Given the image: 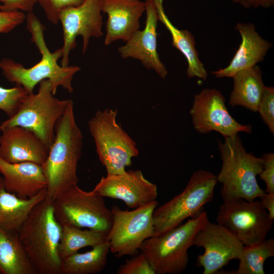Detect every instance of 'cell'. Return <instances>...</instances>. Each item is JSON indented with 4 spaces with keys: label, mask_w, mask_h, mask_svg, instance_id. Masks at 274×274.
<instances>
[{
    "label": "cell",
    "mask_w": 274,
    "mask_h": 274,
    "mask_svg": "<svg viewBox=\"0 0 274 274\" xmlns=\"http://www.w3.org/2000/svg\"><path fill=\"white\" fill-rule=\"evenodd\" d=\"M83 136L70 99L55 128V136L48 157L42 165L47 181L45 198L53 202L65 190L78 185L77 170L81 158Z\"/></svg>",
    "instance_id": "6da1fadb"
},
{
    "label": "cell",
    "mask_w": 274,
    "mask_h": 274,
    "mask_svg": "<svg viewBox=\"0 0 274 274\" xmlns=\"http://www.w3.org/2000/svg\"><path fill=\"white\" fill-rule=\"evenodd\" d=\"M25 19L26 29L31 35V41L41 54V59L33 66L26 68L12 59L2 58L0 68L3 75L9 82L22 86L29 94L33 92L38 84L46 79L51 82L54 94L59 86L72 93V80L75 74L80 71V67L59 65L57 60L62 56L61 48L53 52L49 50L44 39L45 27L33 13H28Z\"/></svg>",
    "instance_id": "7a4b0ae2"
},
{
    "label": "cell",
    "mask_w": 274,
    "mask_h": 274,
    "mask_svg": "<svg viewBox=\"0 0 274 274\" xmlns=\"http://www.w3.org/2000/svg\"><path fill=\"white\" fill-rule=\"evenodd\" d=\"M62 226L56 220L53 202L46 198L31 210L18 234L32 265L39 274H60L58 251Z\"/></svg>",
    "instance_id": "3957f363"
},
{
    "label": "cell",
    "mask_w": 274,
    "mask_h": 274,
    "mask_svg": "<svg viewBox=\"0 0 274 274\" xmlns=\"http://www.w3.org/2000/svg\"><path fill=\"white\" fill-rule=\"evenodd\" d=\"M224 139L223 142L217 141L222 164L217 176L222 185L220 194L223 201L259 198L266 193L257 181L263 168V158L247 152L238 134Z\"/></svg>",
    "instance_id": "277c9868"
},
{
    "label": "cell",
    "mask_w": 274,
    "mask_h": 274,
    "mask_svg": "<svg viewBox=\"0 0 274 274\" xmlns=\"http://www.w3.org/2000/svg\"><path fill=\"white\" fill-rule=\"evenodd\" d=\"M208 220L207 213L202 211L185 223L143 243L140 251L145 255L155 274H179L185 270L188 249Z\"/></svg>",
    "instance_id": "5b68a950"
},
{
    "label": "cell",
    "mask_w": 274,
    "mask_h": 274,
    "mask_svg": "<svg viewBox=\"0 0 274 274\" xmlns=\"http://www.w3.org/2000/svg\"><path fill=\"white\" fill-rule=\"evenodd\" d=\"M117 109L98 110L88 121V126L99 159L107 176L119 175L132 163L139 151L134 140L117 121Z\"/></svg>",
    "instance_id": "8992f818"
},
{
    "label": "cell",
    "mask_w": 274,
    "mask_h": 274,
    "mask_svg": "<svg viewBox=\"0 0 274 274\" xmlns=\"http://www.w3.org/2000/svg\"><path fill=\"white\" fill-rule=\"evenodd\" d=\"M217 182V176L211 172H194L181 193L155 209L154 236L179 226L186 219L197 216L203 207L212 201Z\"/></svg>",
    "instance_id": "52a82bcc"
},
{
    "label": "cell",
    "mask_w": 274,
    "mask_h": 274,
    "mask_svg": "<svg viewBox=\"0 0 274 274\" xmlns=\"http://www.w3.org/2000/svg\"><path fill=\"white\" fill-rule=\"evenodd\" d=\"M54 95L50 81H42L38 92L28 94L17 112L1 123L0 130L15 126L28 128L50 148L54 139L56 124L70 100L59 99Z\"/></svg>",
    "instance_id": "ba28073f"
},
{
    "label": "cell",
    "mask_w": 274,
    "mask_h": 274,
    "mask_svg": "<svg viewBox=\"0 0 274 274\" xmlns=\"http://www.w3.org/2000/svg\"><path fill=\"white\" fill-rule=\"evenodd\" d=\"M94 189L86 191L78 185L71 186L53 201L55 217L61 226H72L107 234L112 223L111 210Z\"/></svg>",
    "instance_id": "9c48e42d"
},
{
    "label": "cell",
    "mask_w": 274,
    "mask_h": 274,
    "mask_svg": "<svg viewBox=\"0 0 274 274\" xmlns=\"http://www.w3.org/2000/svg\"><path fill=\"white\" fill-rule=\"evenodd\" d=\"M157 206L155 200L132 211L111 208L113 223L106 241L116 257L137 254L143 243L154 235L153 214Z\"/></svg>",
    "instance_id": "30bf717a"
},
{
    "label": "cell",
    "mask_w": 274,
    "mask_h": 274,
    "mask_svg": "<svg viewBox=\"0 0 274 274\" xmlns=\"http://www.w3.org/2000/svg\"><path fill=\"white\" fill-rule=\"evenodd\" d=\"M273 220L260 200L238 199L223 201L216 222L233 232L244 246L259 243L266 239Z\"/></svg>",
    "instance_id": "8fae6325"
},
{
    "label": "cell",
    "mask_w": 274,
    "mask_h": 274,
    "mask_svg": "<svg viewBox=\"0 0 274 274\" xmlns=\"http://www.w3.org/2000/svg\"><path fill=\"white\" fill-rule=\"evenodd\" d=\"M101 12V0H84L81 5L66 8L60 12L59 19L63 40L61 66H68L69 54L76 47L78 36L83 39V54L91 37L99 38L103 36Z\"/></svg>",
    "instance_id": "7c38bea8"
},
{
    "label": "cell",
    "mask_w": 274,
    "mask_h": 274,
    "mask_svg": "<svg viewBox=\"0 0 274 274\" xmlns=\"http://www.w3.org/2000/svg\"><path fill=\"white\" fill-rule=\"evenodd\" d=\"M190 114L194 129L201 134L216 131L225 138L252 131L251 125L242 124L230 115L225 97L215 88H204L194 95Z\"/></svg>",
    "instance_id": "4fadbf2b"
},
{
    "label": "cell",
    "mask_w": 274,
    "mask_h": 274,
    "mask_svg": "<svg viewBox=\"0 0 274 274\" xmlns=\"http://www.w3.org/2000/svg\"><path fill=\"white\" fill-rule=\"evenodd\" d=\"M193 246L204 250L197 258V265L203 268V274L220 272L230 261L237 259L244 247L228 229L209 220L196 233Z\"/></svg>",
    "instance_id": "5bb4252c"
},
{
    "label": "cell",
    "mask_w": 274,
    "mask_h": 274,
    "mask_svg": "<svg viewBox=\"0 0 274 274\" xmlns=\"http://www.w3.org/2000/svg\"><path fill=\"white\" fill-rule=\"evenodd\" d=\"M94 189L104 197L123 201L130 209L156 200L158 196L157 185L147 180L140 169L102 177Z\"/></svg>",
    "instance_id": "9a60e30c"
},
{
    "label": "cell",
    "mask_w": 274,
    "mask_h": 274,
    "mask_svg": "<svg viewBox=\"0 0 274 274\" xmlns=\"http://www.w3.org/2000/svg\"><path fill=\"white\" fill-rule=\"evenodd\" d=\"M146 18L144 28L138 30L118 48L123 59L131 58L139 60L145 67L154 71L162 79H165L168 72L161 62L157 50V13L154 0L145 2Z\"/></svg>",
    "instance_id": "2e32d148"
},
{
    "label": "cell",
    "mask_w": 274,
    "mask_h": 274,
    "mask_svg": "<svg viewBox=\"0 0 274 274\" xmlns=\"http://www.w3.org/2000/svg\"><path fill=\"white\" fill-rule=\"evenodd\" d=\"M0 135V157L10 163L30 162L42 165L49 148L33 131L15 126L5 128Z\"/></svg>",
    "instance_id": "e0dca14e"
},
{
    "label": "cell",
    "mask_w": 274,
    "mask_h": 274,
    "mask_svg": "<svg viewBox=\"0 0 274 274\" xmlns=\"http://www.w3.org/2000/svg\"><path fill=\"white\" fill-rule=\"evenodd\" d=\"M145 11V2L141 0H101V12L108 15L105 45L128 41L140 29Z\"/></svg>",
    "instance_id": "ac0fdd59"
},
{
    "label": "cell",
    "mask_w": 274,
    "mask_h": 274,
    "mask_svg": "<svg viewBox=\"0 0 274 274\" xmlns=\"http://www.w3.org/2000/svg\"><path fill=\"white\" fill-rule=\"evenodd\" d=\"M241 36V43L226 67L212 71L216 77L232 78L239 71L253 66L264 60L272 44L263 39L252 23H237L235 26Z\"/></svg>",
    "instance_id": "d6986e66"
},
{
    "label": "cell",
    "mask_w": 274,
    "mask_h": 274,
    "mask_svg": "<svg viewBox=\"0 0 274 274\" xmlns=\"http://www.w3.org/2000/svg\"><path fill=\"white\" fill-rule=\"evenodd\" d=\"M0 173L6 189L21 198L34 196L47 187L42 166L35 163H10L0 157Z\"/></svg>",
    "instance_id": "ffe728a7"
},
{
    "label": "cell",
    "mask_w": 274,
    "mask_h": 274,
    "mask_svg": "<svg viewBox=\"0 0 274 274\" xmlns=\"http://www.w3.org/2000/svg\"><path fill=\"white\" fill-rule=\"evenodd\" d=\"M158 19L170 32L172 45L185 57L188 67L186 71L188 77H197L206 80L208 74L203 64L200 61L196 49L195 38L187 29H180L176 27L166 15L163 6V0H154Z\"/></svg>",
    "instance_id": "44dd1931"
},
{
    "label": "cell",
    "mask_w": 274,
    "mask_h": 274,
    "mask_svg": "<svg viewBox=\"0 0 274 274\" xmlns=\"http://www.w3.org/2000/svg\"><path fill=\"white\" fill-rule=\"evenodd\" d=\"M46 189L30 198L23 199L8 192L0 176V226L4 229L18 232L33 208L45 199Z\"/></svg>",
    "instance_id": "7402d4cb"
},
{
    "label": "cell",
    "mask_w": 274,
    "mask_h": 274,
    "mask_svg": "<svg viewBox=\"0 0 274 274\" xmlns=\"http://www.w3.org/2000/svg\"><path fill=\"white\" fill-rule=\"evenodd\" d=\"M260 67L255 65L235 74L233 89L229 96L231 107L242 106L251 111H258L265 86Z\"/></svg>",
    "instance_id": "603a6c76"
},
{
    "label": "cell",
    "mask_w": 274,
    "mask_h": 274,
    "mask_svg": "<svg viewBox=\"0 0 274 274\" xmlns=\"http://www.w3.org/2000/svg\"><path fill=\"white\" fill-rule=\"evenodd\" d=\"M0 273L37 274L19 239L18 232L0 226Z\"/></svg>",
    "instance_id": "cb8c5ba5"
},
{
    "label": "cell",
    "mask_w": 274,
    "mask_h": 274,
    "mask_svg": "<svg viewBox=\"0 0 274 274\" xmlns=\"http://www.w3.org/2000/svg\"><path fill=\"white\" fill-rule=\"evenodd\" d=\"M105 241L85 253L78 252L61 260L60 274H95L101 272L107 263L110 252Z\"/></svg>",
    "instance_id": "d4e9b609"
},
{
    "label": "cell",
    "mask_w": 274,
    "mask_h": 274,
    "mask_svg": "<svg viewBox=\"0 0 274 274\" xmlns=\"http://www.w3.org/2000/svg\"><path fill=\"white\" fill-rule=\"evenodd\" d=\"M107 234L92 229L62 226L58 251L61 260L82 248L93 247L106 241Z\"/></svg>",
    "instance_id": "484cf974"
},
{
    "label": "cell",
    "mask_w": 274,
    "mask_h": 274,
    "mask_svg": "<svg viewBox=\"0 0 274 274\" xmlns=\"http://www.w3.org/2000/svg\"><path fill=\"white\" fill-rule=\"evenodd\" d=\"M274 256L273 238L265 239L250 246H244L237 258L238 267L233 274H265V260Z\"/></svg>",
    "instance_id": "4316f807"
},
{
    "label": "cell",
    "mask_w": 274,
    "mask_h": 274,
    "mask_svg": "<svg viewBox=\"0 0 274 274\" xmlns=\"http://www.w3.org/2000/svg\"><path fill=\"white\" fill-rule=\"evenodd\" d=\"M29 93L21 86L11 88L0 86V110L8 117L13 116Z\"/></svg>",
    "instance_id": "83f0119b"
},
{
    "label": "cell",
    "mask_w": 274,
    "mask_h": 274,
    "mask_svg": "<svg viewBox=\"0 0 274 274\" xmlns=\"http://www.w3.org/2000/svg\"><path fill=\"white\" fill-rule=\"evenodd\" d=\"M84 0H37L43 9L47 19L52 24L59 22V14L64 9L78 6Z\"/></svg>",
    "instance_id": "f1b7e54d"
},
{
    "label": "cell",
    "mask_w": 274,
    "mask_h": 274,
    "mask_svg": "<svg viewBox=\"0 0 274 274\" xmlns=\"http://www.w3.org/2000/svg\"><path fill=\"white\" fill-rule=\"evenodd\" d=\"M117 274H155L145 255L140 252L120 265Z\"/></svg>",
    "instance_id": "f546056e"
},
{
    "label": "cell",
    "mask_w": 274,
    "mask_h": 274,
    "mask_svg": "<svg viewBox=\"0 0 274 274\" xmlns=\"http://www.w3.org/2000/svg\"><path fill=\"white\" fill-rule=\"evenodd\" d=\"M270 131L274 133V88L265 87L258 111Z\"/></svg>",
    "instance_id": "4dcf8cb0"
},
{
    "label": "cell",
    "mask_w": 274,
    "mask_h": 274,
    "mask_svg": "<svg viewBox=\"0 0 274 274\" xmlns=\"http://www.w3.org/2000/svg\"><path fill=\"white\" fill-rule=\"evenodd\" d=\"M26 15L21 11H6L0 9V33H8L22 24Z\"/></svg>",
    "instance_id": "1f68e13d"
},
{
    "label": "cell",
    "mask_w": 274,
    "mask_h": 274,
    "mask_svg": "<svg viewBox=\"0 0 274 274\" xmlns=\"http://www.w3.org/2000/svg\"><path fill=\"white\" fill-rule=\"evenodd\" d=\"M264 160L262 171L259 175L260 179L266 184V192L274 193V154L265 153L261 156Z\"/></svg>",
    "instance_id": "d6a6232c"
},
{
    "label": "cell",
    "mask_w": 274,
    "mask_h": 274,
    "mask_svg": "<svg viewBox=\"0 0 274 274\" xmlns=\"http://www.w3.org/2000/svg\"><path fill=\"white\" fill-rule=\"evenodd\" d=\"M37 0H0V9L6 11L32 12Z\"/></svg>",
    "instance_id": "836d02e7"
},
{
    "label": "cell",
    "mask_w": 274,
    "mask_h": 274,
    "mask_svg": "<svg viewBox=\"0 0 274 274\" xmlns=\"http://www.w3.org/2000/svg\"><path fill=\"white\" fill-rule=\"evenodd\" d=\"M233 2L245 8H257L259 7L268 8L274 5V0H233Z\"/></svg>",
    "instance_id": "e575fe53"
},
{
    "label": "cell",
    "mask_w": 274,
    "mask_h": 274,
    "mask_svg": "<svg viewBox=\"0 0 274 274\" xmlns=\"http://www.w3.org/2000/svg\"><path fill=\"white\" fill-rule=\"evenodd\" d=\"M260 201L270 218L274 219V193H266L260 197Z\"/></svg>",
    "instance_id": "d590c367"
}]
</instances>
